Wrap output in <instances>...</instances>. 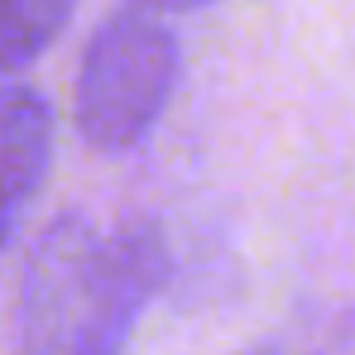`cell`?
Masks as SVG:
<instances>
[{"label": "cell", "instance_id": "1", "mask_svg": "<svg viewBox=\"0 0 355 355\" xmlns=\"http://www.w3.org/2000/svg\"><path fill=\"white\" fill-rule=\"evenodd\" d=\"M173 87H178L173 29L144 10H116L87 39L77 87H72V125L101 154L135 149L168 111Z\"/></svg>", "mask_w": 355, "mask_h": 355}, {"label": "cell", "instance_id": "2", "mask_svg": "<svg viewBox=\"0 0 355 355\" xmlns=\"http://www.w3.org/2000/svg\"><path fill=\"white\" fill-rule=\"evenodd\" d=\"M164 274H168V250H164L159 221L135 216L120 231H111L101 240L92 293L62 355H125L139 327V312L159 293Z\"/></svg>", "mask_w": 355, "mask_h": 355}, {"label": "cell", "instance_id": "3", "mask_svg": "<svg viewBox=\"0 0 355 355\" xmlns=\"http://www.w3.org/2000/svg\"><path fill=\"white\" fill-rule=\"evenodd\" d=\"M101 236L87 216H58L24 264L19 284V351L24 355H62L72 327L87 307L96 279Z\"/></svg>", "mask_w": 355, "mask_h": 355}, {"label": "cell", "instance_id": "4", "mask_svg": "<svg viewBox=\"0 0 355 355\" xmlns=\"http://www.w3.org/2000/svg\"><path fill=\"white\" fill-rule=\"evenodd\" d=\"M53 159V106L24 82L0 87V250L19 236Z\"/></svg>", "mask_w": 355, "mask_h": 355}, {"label": "cell", "instance_id": "5", "mask_svg": "<svg viewBox=\"0 0 355 355\" xmlns=\"http://www.w3.org/2000/svg\"><path fill=\"white\" fill-rule=\"evenodd\" d=\"M72 15V0H10L0 19V77L29 67Z\"/></svg>", "mask_w": 355, "mask_h": 355}, {"label": "cell", "instance_id": "6", "mask_svg": "<svg viewBox=\"0 0 355 355\" xmlns=\"http://www.w3.org/2000/svg\"><path fill=\"white\" fill-rule=\"evenodd\" d=\"M216 0H130V10H144V15H187V10H207Z\"/></svg>", "mask_w": 355, "mask_h": 355}, {"label": "cell", "instance_id": "7", "mask_svg": "<svg viewBox=\"0 0 355 355\" xmlns=\"http://www.w3.org/2000/svg\"><path fill=\"white\" fill-rule=\"evenodd\" d=\"M245 355H293V351H279V346H254V351H245Z\"/></svg>", "mask_w": 355, "mask_h": 355}, {"label": "cell", "instance_id": "8", "mask_svg": "<svg viewBox=\"0 0 355 355\" xmlns=\"http://www.w3.org/2000/svg\"><path fill=\"white\" fill-rule=\"evenodd\" d=\"M5 5H10V0H0V19H5Z\"/></svg>", "mask_w": 355, "mask_h": 355}]
</instances>
